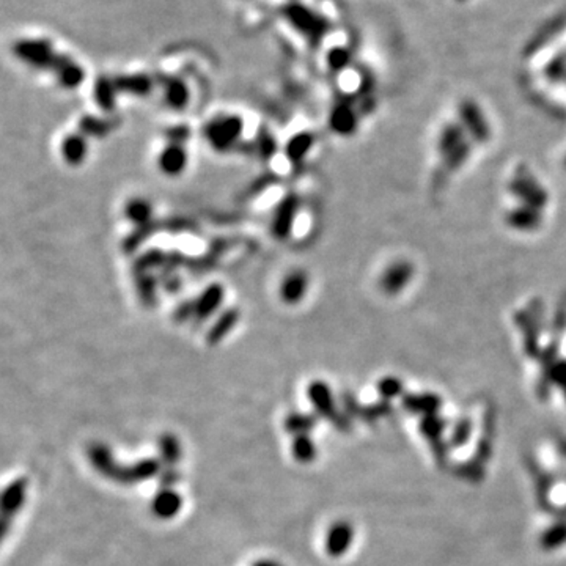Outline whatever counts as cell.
Wrapping results in <instances>:
<instances>
[{
  "mask_svg": "<svg viewBox=\"0 0 566 566\" xmlns=\"http://www.w3.org/2000/svg\"><path fill=\"white\" fill-rule=\"evenodd\" d=\"M328 60L334 70H343L348 63V54L345 52V49H334L329 54Z\"/></svg>",
  "mask_w": 566,
  "mask_h": 566,
  "instance_id": "cb8c5ba5",
  "label": "cell"
},
{
  "mask_svg": "<svg viewBox=\"0 0 566 566\" xmlns=\"http://www.w3.org/2000/svg\"><path fill=\"white\" fill-rule=\"evenodd\" d=\"M299 198L294 194H288L283 200L277 204L273 218V233L275 238L286 239L293 230V224L296 220L299 209Z\"/></svg>",
  "mask_w": 566,
  "mask_h": 566,
  "instance_id": "5b68a950",
  "label": "cell"
},
{
  "mask_svg": "<svg viewBox=\"0 0 566 566\" xmlns=\"http://www.w3.org/2000/svg\"><path fill=\"white\" fill-rule=\"evenodd\" d=\"M286 17L288 21H291L294 24L300 33H304L305 37H309L310 40H315L316 37H320V33L323 32V21L318 17L313 11L307 10L305 7H288L286 8Z\"/></svg>",
  "mask_w": 566,
  "mask_h": 566,
  "instance_id": "ba28073f",
  "label": "cell"
},
{
  "mask_svg": "<svg viewBox=\"0 0 566 566\" xmlns=\"http://www.w3.org/2000/svg\"><path fill=\"white\" fill-rule=\"evenodd\" d=\"M118 90L115 87V82L109 77H99L95 83V99L101 109L106 112L112 111L115 107Z\"/></svg>",
  "mask_w": 566,
  "mask_h": 566,
  "instance_id": "d6986e66",
  "label": "cell"
},
{
  "mask_svg": "<svg viewBox=\"0 0 566 566\" xmlns=\"http://www.w3.org/2000/svg\"><path fill=\"white\" fill-rule=\"evenodd\" d=\"M224 300V288L219 283H211L203 293L194 300V318L197 321H204L213 316Z\"/></svg>",
  "mask_w": 566,
  "mask_h": 566,
  "instance_id": "52a82bcc",
  "label": "cell"
},
{
  "mask_svg": "<svg viewBox=\"0 0 566 566\" xmlns=\"http://www.w3.org/2000/svg\"><path fill=\"white\" fill-rule=\"evenodd\" d=\"M244 123L238 115H222L213 118L204 128V136L209 145L218 152L233 148L243 134Z\"/></svg>",
  "mask_w": 566,
  "mask_h": 566,
  "instance_id": "3957f363",
  "label": "cell"
},
{
  "mask_svg": "<svg viewBox=\"0 0 566 566\" xmlns=\"http://www.w3.org/2000/svg\"><path fill=\"white\" fill-rule=\"evenodd\" d=\"M124 216L132 224L138 225V228L147 227L153 216V207L147 200H143V198H134V200H131L126 204Z\"/></svg>",
  "mask_w": 566,
  "mask_h": 566,
  "instance_id": "ffe728a7",
  "label": "cell"
},
{
  "mask_svg": "<svg viewBox=\"0 0 566 566\" xmlns=\"http://www.w3.org/2000/svg\"><path fill=\"white\" fill-rule=\"evenodd\" d=\"M115 87L120 92L136 95V96H145L153 90V81L152 77L147 74H131V76H120L113 77Z\"/></svg>",
  "mask_w": 566,
  "mask_h": 566,
  "instance_id": "9a60e30c",
  "label": "cell"
},
{
  "mask_svg": "<svg viewBox=\"0 0 566 566\" xmlns=\"http://www.w3.org/2000/svg\"><path fill=\"white\" fill-rule=\"evenodd\" d=\"M239 320V313L236 310H227L225 313H222V315L218 318V320L214 321L213 328L209 329V332L207 335V340L209 345H218L222 340L225 339V337L232 332L234 324L238 323Z\"/></svg>",
  "mask_w": 566,
  "mask_h": 566,
  "instance_id": "e0dca14e",
  "label": "cell"
},
{
  "mask_svg": "<svg viewBox=\"0 0 566 566\" xmlns=\"http://www.w3.org/2000/svg\"><path fill=\"white\" fill-rule=\"evenodd\" d=\"M62 156L71 165H79L83 162L88 152V143L83 134H70L62 142Z\"/></svg>",
  "mask_w": 566,
  "mask_h": 566,
  "instance_id": "5bb4252c",
  "label": "cell"
},
{
  "mask_svg": "<svg viewBox=\"0 0 566 566\" xmlns=\"http://www.w3.org/2000/svg\"><path fill=\"white\" fill-rule=\"evenodd\" d=\"M309 286V280L304 273H291L285 277L280 285V296L286 304H298L304 299Z\"/></svg>",
  "mask_w": 566,
  "mask_h": 566,
  "instance_id": "4fadbf2b",
  "label": "cell"
},
{
  "mask_svg": "<svg viewBox=\"0 0 566 566\" xmlns=\"http://www.w3.org/2000/svg\"><path fill=\"white\" fill-rule=\"evenodd\" d=\"M315 425H316L315 415L299 414V412H294V414L288 415V417L285 419V423H283L286 432H291V435H294V436L309 435V431Z\"/></svg>",
  "mask_w": 566,
  "mask_h": 566,
  "instance_id": "7402d4cb",
  "label": "cell"
},
{
  "mask_svg": "<svg viewBox=\"0 0 566 566\" xmlns=\"http://www.w3.org/2000/svg\"><path fill=\"white\" fill-rule=\"evenodd\" d=\"M87 455L96 472L120 485H136L152 480L158 477L164 467L158 458H143L134 464L123 466L115 461L111 448L101 442H93L90 445Z\"/></svg>",
  "mask_w": 566,
  "mask_h": 566,
  "instance_id": "6da1fadb",
  "label": "cell"
},
{
  "mask_svg": "<svg viewBox=\"0 0 566 566\" xmlns=\"http://www.w3.org/2000/svg\"><path fill=\"white\" fill-rule=\"evenodd\" d=\"M162 87H164V99L172 109H184L189 102V88L186 82L179 77H165L162 81Z\"/></svg>",
  "mask_w": 566,
  "mask_h": 566,
  "instance_id": "7c38bea8",
  "label": "cell"
},
{
  "mask_svg": "<svg viewBox=\"0 0 566 566\" xmlns=\"http://www.w3.org/2000/svg\"><path fill=\"white\" fill-rule=\"evenodd\" d=\"M291 451L294 460L307 464V462H312L316 458V445L313 444L309 435H299L294 436V441L291 444Z\"/></svg>",
  "mask_w": 566,
  "mask_h": 566,
  "instance_id": "44dd1931",
  "label": "cell"
},
{
  "mask_svg": "<svg viewBox=\"0 0 566 566\" xmlns=\"http://www.w3.org/2000/svg\"><path fill=\"white\" fill-rule=\"evenodd\" d=\"M315 143V138L310 134V132H299V134L293 136L290 140H288L285 147L286 158L290 159L293 164H298V162L302 161Z\"/></svg>",
  "mask_w": 566,
  "mask_h": 566,
  "instance_id": "ac0fdd59",
  "label": "cell"
},
{
  "mask_svg": "<svg viewBox=\"0 0 566 566\" xmlns=\"http://www.w3.org/2000/svg\"><path fill=\"white\" fill-rule=\"evenodd\" d=\"M13 54L24 65L40 71H49L56 77L73 60L65 54H58L51 41L46 38L19 40L13 46Z\"/></svg>",
  "mask_w": 566,
  "mask_h": 566,
  "instance_id": "7a4b0ae2",
  "label": "cell"
},
{
  "mask_svg": "<svg viewBox=\"0 0 566 566\" xmlns=\"http://www.w3.org/2000/svg\"><path fill=\"white\" fill-rule=\"evenodd\" d=\"M179 480V474L175 467H165L159 474V483L162 487H172Z\"/></svg>",
  "mask_w": 566,
  "mask_h": 566,
  "instance_id": "d4e9b609",
  "label": "cell"
},
{
  "mask_svg": "<svg viewBox=\"0 0 566 566\" xmlns=\"http://www.w3.org/2000/svg\"><path fill=\"white\" fill-rule=\"evenodd\" d=\"M274 140L270 137H260V154L263 158H269L274 154Z\"/></svg>",
  "mask_w": 566,
  "mask_h": 566,
  "instance_id": "484cf974",
  "label": "cell"
},
{
  "mask_svg": "<svg viewBox=\"0 0 566 566\" xmlns=\"http://www.w3.org/2000/svg\"><path fill=\"white\" fill-rule=\"evenodd\" d=\"M27 478L19 477L11 480L10 483L3 487L2 499H0V507H2V538L8 535L15 516L19 513L27 499Z\"/></svg>",
  "mask_w": 566,
  "mask_h": 566,
  "instance_id": "277c9868",
  "label": "cell"
},
{
  "mask_svg": "<svg viewBox=\"0 0 566 566\" xmlns=\"http://www.w3.org/2000/svg\"><path fill=\"white\" fill-rule=\"evenodd\" d=\"M252 566H283V565L273 558H260V560H257V562Z\"/></svg>",
  "mask_w": 566,
  "mask_h": 566,
  "instance_id": "4316f807",
  "label": "cell"
},
{
  "mask_svg": "<svg viewBox=\"0 0 566 566\" xmlns=\"http://www.w3.org/2000/svg\"><path fill=\"white\" fill-rule=\"evenodd\" d=\"M79 126L83 136H104L112 128L109 122L96 117H83Z\"/></svg>",
  "mask_w": 566,
  "mask_h": 566,
  "instance_id": "603a6c76",
  "label": "cell"
},
{
  "mask_svg": "<svg viewBox=\"0 0 566 566\" xmlns=\"http://www.w3.org/2000/svg\"><path fill=\"white\" fill-rule=\"evenodd\" d=\"M158 165L161 172L168 177H177L181 173L188 165V153L183 143L168 142V145L159 154Z\"/></svg>",
  "mask_w": 566,
  "mask_h": 566,
  "instance_id": "9c48e42d",
  "label": "cell"
},
{
  "mask_svg": "<svg viewBox=\"0 0 566 566\" xmlns=\"http://www.w3.org/2000/svg\"><path fill=\"white\" fill-rule=\"evenodd\" d=\"M354 537L353 527L348 522H337L326 535V551L329 556L340 557L345 553Z\"/></svg>",
  "mask_w": 566,
  "mask_h": 566,
  "instance_id": "8fae6325",
  "label": "cell"
},
{
  "mask_svg": "<svg viewBox=\"0 0 566 566\" xmlns=\"http://www.w3.org/2000/svg\"><path fill=\"white\" fill-rule=\"evenodd\" d=\"M159 460L164 467H175L181 461L183 448L179 439L172 435V432H165L159 437Z\"/></svg>",
  "mask_w": 566,
  "mask_h": 566,
  "instance_id": "2e32d148",
  "label": "cell"
},
{
  "mask_svg": "<svg viewBox=\"0 0 566 566\" xmlns=\"http://www.w3.org/2000/svg\"><path fill=\"white\" fill-rule=\"evenodd\" d=\"M183 508V497L173 487H162L152 502V513L158 519H173Z\"/></svg>",
  "mask_w": 566,
  "mask_h": 566,
  "instance_id": "8992f818",
  "label": "cell"
},
{
  "mask_svg": "<svg viewBox=\"0 0 566 566\" xmlns=\"http://www.w3.org/2000/svg\"><path fill=\"white\" fill-rule=\"evenodd\" d=\"M309 398L312 401L313 407L316 409V412L323 415V417H328L330 420H334L337 425L340 423V417L335 414V405L332 394H330V389L326 384L321 381H315L309 385Z\"/></svg>",
  "mask_w": 566,
  "mask_h": 566,
  "instance_id": "30bf717a",
  "label": "cell"
}]
</instances>
